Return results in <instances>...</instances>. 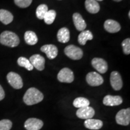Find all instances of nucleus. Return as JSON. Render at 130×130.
Here are the masks:
<instances>
[{"mask_svg": "<svg viewBox=\"0 0 130 130\" xmlns=\"http://www.w3.org/2000/svg\"><path fill=\"white\" fill-rule=\"evenodd\" d=\"M43 98V93L40 91L35 87H31L25 92L23 101L27 105H32L41 102Z\"/></svg>", "mask_w": 130, "mask_h": 130, "instance_id": "f257e3e1", "label": "nucleus"}, {"mask_svg": "<svg viewBox=\"0 0 130 130\" xmlns=\"http://www.w3.org/2000/svg\"><path fill=\"white\" fill-rule=\"evenodd\" d=\"M20 40L16 34L9 31H5L0 35V43L5 46L12 47L17 46Z\"/></svg>", "mask_w": 130, "mask_h": 130, "instance_id": "f03ea898", "label": "nucleus"}, {"mask_svg": "<svg viewBox=\"0 0 130 130\" xmlns=\"http://www.w3.org/2000/svg\"><path fill=\"white\" fill-rule=\"evenodd\" d=\"M64 54L71 59L77 60L83 56V51L80 48L74 45H68L64 48Z\"/></svg>", "mask_w": 130, "mask_h": 130, "instance_id": "7ed1b4c3", "label": "nucleus"}, {"mask_svg": "<svg viewBox=\"0 0 130 130\" xmlns=\"http://www.w3.org/2000/svg\"><path fill=\"white\" fill-rule=\"evenodd\" d=\"M116 123L119 125L127 126L130 123V108L121 110L116 116Z\"/></svg>", "mask_w": 130, "mask_h": 130, "instance_id": "20e7f679", "label": "nucleus"}, {"mask_svg": "<svg viewBox=\"0 0 130 130\" xmlns=\"http://www.w3.org/2000/svg\"><path fill=\"white\" fill-rule=\"evenodd\" d=\"M57 79L61 83H71L74 80V72L68 68H63L58 72Z\"/></svg>", "mask_w": 130, "mask_h": 130, "instance_id": "39448f33", "label": "nucleus"}, {"mask_svg": "<svg viewBox=\"0 0 130 130\" xmlns=\"http://www.w3.org/2000/svg\"><path fill=\"white\" fill-rule=\"evenodd\" d=\"M7 79L10 85L15 89H20L23 87V81L19 74L10 72L7 74Z\"/></svg>", "mask_w": 130, "mask_h": 130, "instance_id": "423d86ee", "label": "nucleus"}, {"mask_svg": "<svg viewBox=\"0 0 130 130\" xmlns=\"http://www.w3.org/2000/svg\"><path fill=\"white\" fill-rule=\"evenodd\" d=\"M86 81L91 86H99L104 83L103 78L96 72H91L86 75Z\"/></svg>", "mask_w": 130, "mask_h": 130, "instance_id": "0eeeda50", "label": "nucleus"}, {"mask_svg": "<svg viewBox=\"0 0 130 130\" xmlns=\"http://www.w3.org/2000/svg\"><path fill=\"white\" fill-rule=\"evenodd\" d=\"M110 84L115 90H120L122 87V79L118 71H113L110 74Z\"/></svg>", "mask_w": 130, "mask_h": 130, "instance_id": "6e6552de", "label": "nucleus"}, {"mask_svg": "<svg viewBox=\"0 0 130 130\" xmlns=\"http://www.w3.org/2000/svg\"><path fill=\"white\" fill-rule=\"evenodd\" d=\"M95 111L92 107L87 106L79 108L77 111L76 115L79 119H92L95 115Z\"/></svg>", "mask_w": 130, "mask_h": 130, "instance_id": "1a4fd4ad", "label": "nucleus"}, {"mask_svg": "<svg viewBox=\"0 0 130 130\" xmlns=\"http://www.w3.org/2000/svg\"><path fill=\"white\" fill-rule=\"evenodd\" d=\"M92 66L100 74H104L108 70V64L101 58H94L92 60Z\"/></svg>", "mask_w": 130, "mask_h": 130, "instance_id": "9d476101", "label": "nucleus"}, {"mask_svg": "<svg viewBox=\"0 0 130 130\" xmlns=\"http://www.w3.org/2000/svg\"><path fill=\"white\" fill-rule=\"evenodd\" d=\"M29 61H30L33 68H35L38 71H43L44 69L45 60L44 57L40 55H32L31 57H30Z\"/></svg>", "mask_w": 130, "mask_h": 130, "instance_id": "9b49d317", "label": "nucleus"}, {"mask_svg": "<svg viewBox=\"0 0 130 130\" xmlns=\"http://www.w3.org/2000/svg\"><path fill=\"white\" fill-rule=\"evenodd\" d=\"M43 125V122L37 118H29L24 123V127L27 130H39Z\"/></svg>", "mask_w": 130, "mask_h": 130, "instance_id": "f8f14e48", "label": "nucleus"}, {"mask_svg": "<svg viewBox=\"0 0 130 130\" xmlns=\"http://www.w3.org/2000/svg\"><path fill=\"white\" fill-rule=\"evenodd\" d=\"M40 50L43 53L46 54L47 57L50 60L54 59L58 55L57 48L55 45L52 44L43 45L41 47Z\"/></svg>", "mask_w": 130, "mask_h": 130, "instance_id": "ddd939ff", "label": "nucleus"}, {"mask_svg": "<svg viewBox=\"0 0 130 130\" xmlns=\"http://www.w3.org/2000/svg\"><path fill=\"white\" fill-rule=\"evenodd\" d=\"M123 102L122 97L120 96L107 95L104 98L103 104L106 106H116L121 105Z\"/></svg>", "mask_w": 130, "mask_h": 130, "instance_id": "4468645a", "label": "nucleus"}, {"mask_svg": "<svg viewBox=\"0 0 130 130\" xmlns=\"http://www.w3.org/2000/svg\"><path fill=\"white\" fill-rule=\"evenodd\" d=\"M104 27L107 32H110V33H116V32L119 31L121 29L119 23L116 21L112 20V19H108V20L105 21Z\"/></svg>", "mask_w": 130, "mask_h": 130, "instance_id": "2eb2a0df", "label": "nucleus"}, {"mask_svg": "<svg viewBox=\"0 0 130 130\" xmlns=\"http://www.w3.org/2000/svg\"><path fill=\"white\" fill-rule=\"evenodd\" d=\"M73 21L75 27L78 31H83L87 27L85 21L83 18L82 16L78 13H75L73 14Z\"/></svg>", "mask_w": 130, "mask_h": 130, "instance_id": "dca6fc26", "label": "nucleus"}, {"mask_svg": "<svg viewBox=\"0 0 130 130\" xmlns=\"http://www.w3.org/2000/svg\"><path fill=\"white\" fill-rule=\"evenodd\" d=\"M84 126L87 129L92 130L100 129L103 126V122L101 120L89 119H86L84 123Z\"/></svg>", "mask_w": 130, "mask_h": 130, "instance_id": "f3484780", "label": "nucleus"}, {"mask_svg": "<svg viewBox=\"0 0 130 130\" xmlns=\"http://www.w3.org/2000/svg\"><path fill=\"white\" fill-rule=\"evenodd\" d=\"M85 7L86 10L92 14L97 13L100 10V4L96 0H86Z\"/></svg>", "mask_w": 130, "mask_h": 130, "instance_id": "a211bd4d", "label": "nucleus"}, {"mask_svg": "<svg viewBox=\"0 0 130 130\" xmlns=\"http://www.w3.org/2000/svg\"><path fill=\"white\" fill-rule=\"evenodd\" d=\"M57 40L61 43H67L70 40V31L69 29L63 27L58 30L57 32Z\"/></svg>", "mask_w": 130, "mask_h": 130, "instance_id": "6ab92c4d", "label": "nucleus"}, {"mask_svg": "<svg viewBox=\"0 0 130 130\" xmlns=\"http://www.w3.org/2000/svg\"><path fill=\"white\" fill-rule=\"evenodd\" d=\"M13 20V16L9 11L4 9L0 10V21L5 25H7Z\"/></svg>", "mask_w": 130, "mask_h": 130, "instance_id": "aec40b11", "label": "nucleus"}, {"mask_svg": "<svg viewBox=\"0 0 130 130\" xmlns=\"http://www.w3.org/2000/svg\"><path fill=\"white\" fill-rule=\"evenodd\" d=\"M93 36L92 32L89 30H84L80 32L78 38V43L81 45H84L87 41L93 39Z\"/></svg>", "mask_w": 130, "mask_h": 130, "instance_id": "412c9836", "label": "nucleus"}, {"mask_svg": "<svg viewBox=\"0 0 130 130\" xmlns=\"http://www.w3.org/2000/svg\"><path fill=\"white\" fill-rule=\"evenodd\" d=\"M24 39L26 43L30 45H35L38 41L36 34L32 31H27L25 32Z\"/></svg>", "mask_w": 130, "mask_h": 130, "instance_id": "4be33fe9", "label": "nucleus"}, {"mask_svg": "<svg viewBox=\"0 0 130 130\" xmlns=\"http://www.w3.org/2000/svg\"><path fill=\"white\" fill-rule=\"evenodd\" d=\"M73 105L76 108H83L89 106L90 105V101L87 98L83 97H78L75 99L74 102H73Z\"/></svg>", "mask_w": 130, "mask_h": 130, "instance_id": "5701e85b", "label": "nucleus"}, {"mask_svg": "<svg viewBox=\"0 0 130 130\" xmlns=\"http://www.w3.org/2000/svg\"><path fill=\"white\" fill-rule=\"evenodd\" d=\"M18 64L19 66H21V67L25 68L28 71H32L33 69V66L31 64L30 61L29 60L27 59V58L24 57H21L18 59Z\"/></svg>", "mask_w": 130, "mask_h": 130, "instance_id": "b1692460", "label": "nucleus"}, {"mask_svg": "<svg viewBox=\"0 0 130 130\" xmlns=\"http://www.w3.org/2000/svg\"><path fill=\"white\" fill-rule=\"evenodd\" d=\"M48 11V7L46 4H42L39 5L37 7L36 11V14L37 18L39 19H43L44 16Z\"/></svg>", "mask_w": 130, "mask_h": 130, "instance_id": "393cba45", "label": "nucleus"}, {"mask_svg": "<svg viewBox=\"0 0 130 130\" xmlns=\"http://www.w3.org/2000/svg\"><path fill=\"white\" fill-rule=\"evenodd\" d=\"M56 17V11L54 10H48L45 14L43 18V20H44L45 22L48 25H50L52 24L54 21Z\"/></svg>", "mask_w": 130, "mask_h": 130, "instance_id": "a878e982", "label": "nucleus"}, {"mask_svg": "<svg viewBox=\"0 0 130 130\" xmlns=\"http://www.w3.org/2000/svg\"><path fill=\"white\" fill-rule=\"evenodd\" d=\"M12 127V122L9 119L0 121V130H10Z\"/></svg>", "mask_w": 130, "mask_h": 130, "instance_id": "bb28decb", "label": "nucleus"}, {"mask_svg": "<svg viewBox=\"0 0 130 130\" xmlns=\"http://www.w3.org/2000/svg\"><path fill=\"white\" fill-rule=\"evenodd\" d=\"M17 6L21 8H27L31 4L32 0H14Z\"/></svg>", "mask_w": 130, "mask_h": 130, "instance_id": "cd10ccee", "label": "nucleus"}, {"mask_svg": "<svg viewBox=\"0 0 130 130\" xmlns=\"http://www.w3.org/2000/svg\"><path fill=\"white\" fill-rule=\"evenodd\" d=\"M123 51L125 54L128 55L130 54V39L128 38L125 39L122 42Z\"/></svg>", "mask_w": 130, "mask_h": 130, "instance_id": "c85d7f7f", "label": "nucleus"}, {"mask_svg": "<svg viewBox=\"0 0 130 130\" xmlns=\"http://www.w3.org/2000/svg\"><path fill=\"white\" fill-rule=\"evenodd\" d=\"M5 98V92L2 86L0 85V101H2Z\"/></svg>", "mask_w": 130, "mask_h": 130, "instance_id": "c756f323", "label": "nucleus"}, {"mask_svg": "<svg viewBox=\"0 0 130 130\" xmlns=\"http://www.w3.org/2000/svg\"><path fill=\"white\" fill-rule=\"evenodd\" d=\"M113 1H116V2H120V1H121L122 0H113Z\"/></svg>", "mask_w": 130, "mask_h": 130, "instance_id": "7c9ffc66", "label": "nucleus"}, {"mask_svg": "<svg viewBox=\"0 0 130 130\" xmlns=\"http://www.w3.org/2000/svg\"><path fill=\"white\" fill-rule=\"evenodd\" d=\"M128 16H129V18H130V12L128 13Z\"/></svg>", "mask_w": 130, "mask_h": 130, "instance_id": "2f4dec72", "label": "nucleus"}, {"mask_svg": "<svg viewBox=\"0 0 130 130\" xmlns=\"http://www.w3.org/2000/svg\"><path fill=\"white\" fill-rule=\"evenodd\" d=\"M96 1H103V0H96Z\"/></svg>", "mask_w": 130, "mask_h": 130, "instance_id": "473e14b6", "label": "nucleus"}]
</instances>
